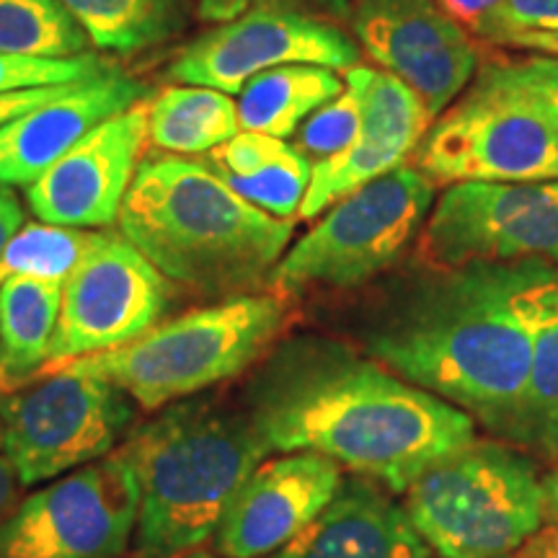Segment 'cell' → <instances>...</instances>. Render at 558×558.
I'll return each instance as SVG.
<instances>
[{"label":"cell","mask_w":558,"mask_h":558,"mask_svg":"<svg viewBox=\"0 0 558 558\" xmlns=\"http://www.w3.org/2000/svg\"><path fill=\"white\" fill-rule=\"evenodd\" d=\"M403 499L427 546L442 558H501L538 533L546 494L533 460L492 439H473L432 465Z\"/></svg>","instance_id":"8992f818"},{"label":"cell","mask_w":558,"mask_h":558,"mask_svg":"<svg viewBox=\"0 0 558 558\" xmlns=\"http://www.w3.org/2000/svg\"><path fill=\"white\" fill-rule=\"evenodd\" d=\"M360 132V104L352 88H347L331 99L329 104L313 111V114L300 124L298 135V148L308 158L324 160L337 156L357 137Z\"/></svg>","instance_id":"83f0119b"},{"label":"cell","mask_w":558,"mask_h":558,"mask_svg":"<svg viewBox=\"0 0 558 558\" xmlns=\"http://www.w3.org/2000/svg\"><path fill=\"white\" fill-rule=\"evenodd\" d=\"M533 357L512 439L558 458V267L543 264L527 288Z\"/></svg>","instance_id":"44dd1931"},{"label":"cell","mask_w":558,"mask_h":558,"mask_svg":"<svg viewBox=\"0 0 558 558\" xmlns=\"http://www.w3.org/2000/svg\"><path fill=\"white\" fill-rule=\"evenodd\" d=\"M288 318L290 298L275 290L246 292L62 365L109 380L143 411H158L254 367L277 344Z\"/></svg>","instance_id":"5b68a950"},{"label":"cell","mask_w":558,"mask_h":558,"mask_svg":"<svg viewBox=\"0 0 558 558\" xmlns=\"http://www.w3.org/2000/svg\"><path fill=\"white\" fill-rule=\"evenodd\" d=\"M109 65L96 54H78V58H13L0 54V94L19 88L62 86V83L88 81L94 75L107 73Z\"/></svg>","instance_id":"f1b7e54d"},{"label":"cell","mask_w":558,"mask_h":558,"mask_svg":"<svg viewBox=\"0 0 558 558\" xmlns=\"http://www.w3.org/2000/svg\"><path fill=\"white\" fill-rule=\"evenodd\" d=\"M241 132L233 96L207 86H169L148 104V140L171 156H207Z\"/></svg>","instance_id":"cb8c5ba5"},{"label":"cell","mask_w":558,"mask_h":558,"mask_svg":"<svg viewBox=\"0 0 558 558\" xmlns=\"http://www.w3.org/2000/svg\"><path fill=\"white\" fill-rule=\"evenodd\" d=\"M411 163L435 184H530L558 179V122L494 62L432 122Z\"/></svg>","instance_id":"ba28073f"},{"label":"cell","mask_w":558,"mask_h":558,"mask_svg":"<svg viewBox=\"0 0 558 558\" xmlns=\"http://www.w3.org/2000/svg\"><path fill=\"white\" fill-rule=\"evenodd\" d=\"M86 39L107 52H140L186 29L192 0H60Z\"/></svg>","instance_id":"d4e9b609"},{"label":"cell","mask_w":558,"mask_h":558,"mask_svg":"<svg viewBox=\"0 0 558 558\" xmlns=\"http://www.w3.org/2000/svg\"><path fill=\"white\" fill-rule=\"evenodd\" d=\"M514 50H527L538 54H558V32H546V34H525V37L514 39Z\"/></svg>","instance_id":"8d00e7d4"},{"label":"cell","mask_w":558,"mask_h":558,"mask_svg":"<svg viewBox=\"0 0 558 558\" xmlns=\"http://www.w3.org/2000/svg\"><path fill=\"white\" fill-rule=\"evenodd\" d=\"M243 401L269 452H316L390 494L476 439L463 409L324 333L277 341Z\"/></svg>","instance_id":"6da1fadb"},{"label":"cell","mask_w":558,"mask_h":558,"mask_svg":"<svg viewBox=\"0 0 558 558\" xmlns=\"http://www.w3.org/2000/svg\"><path fill=\"white\" fill-rule=\"evenodd\" d=\"M344 90V75L324 65H282L251 78L239 90V122L246 132L292 137L313 111Z\"/></svg>","instance_id":"603a6c76"},{"label":"cell","mask_w":558,"mask_h":558,"mask_svg":"<svg viewBox=\"0 0 558 558\" xmlns=\"http://www.w3.org/2000/svg\"><path fill=\"white\" fill-rule=\"evenodd\" d=\"M435 194V181L409 163L367 181L326 209L324 218L284 251L267 288L295 298L369 282L393 267L422 233Z\"/></svg>","instance_id":"52a82bcc"},{"label":"cell","mask_w":558,"mask_h":558,"mask_svg":"<svg viewBox=\"0 0 558 558\" xmlns=\"http://www.w3.org/2000/svg\"><path fill=\"white\" fill-rule=\"evenodd\" d=\"M360 52L442 114L478 73V47L435 0H349Z\"/></svg>","instance_id":"5bb4252c"},{"label":"cell","mask_w":558,"mask_h":558,"mask_svg":"<svg viewBox=\"0 0 558 558\" xmlns=\"http://www.w3.org/2000/svg\"><path fill=\"white\" fill-rule=\"evenodd\" d=\"M148 143V104L109 117L26 186V205L41 222L107 230L120 220L122 202Z\"/></svg>","instance_id":"9a60e30c"},{"label":"cell","mask_w":558,"mask_h":558,"mask_svg":"<svg viewBox=\"0 0 558 558\" xmlns=\"http://www.w3.org/2000/svg\"><path fill=\"white\" fill-rule=\"evenodd\" d=\"M494 65L499 68V73L512 86H518L527 96H533L558 122V54L533 52L525 60L494 62Z\"/></svg>","instance_id":"1f68e13d"},{"label":"cell","mask_w":558,"mask_h":558,"mask_svg":"<svg viewBox=\"0 0 558 558\" xmlns=\"http://www.w3.org/2000/svg\"><path fill=\"white\" fill-rule=\"evenodd\" d=\"M435 3L471 37H478L488 19L494 16V11L501 5V0H435Z\"/></svg>","instance_id":"836d02e7"},{"label":"cell","mask_w":558,"mask_h":558,"mask_svg":"<svg viewBox=\"0 0 558 558\" xmlns=\"http://www.w3.org/2000/svg\"><path fill=\"white\" fill-rule=\"evenodd\" d=\"M150 88L120 70L75 83L68 94L39 104L0 128V184L29 186L78 140L109 117L135 107Z\"/></svg>","instance_id":"ac0fdd59"},{"label":"cell","mask_w":558,"mask_h":558,"mask_svg":"<svg viewBox=\"0 0 558 558\" xmlns=\"http://www.w3.org/2000/svg\"><path fill=\"white\" fill-rule=\"evenodd\" d=\"M81 83V81H78ZM75 83H62V86H41V88H19V90H3L0 94V128L16 120L39 104L58 99V96L68 94Z\"/></svg>","instance_id":"d6a6232c"},{"label":"cell","mask_w":558,"mask_h":558,"mask_svg":"<svg viewBox=\"0 0 558 558\" xmlns=\"http://www.w3.org/2000/svg\"><path fill=\"white\" fill-rule=\"evenodd\" d=\"M62 284L11 277L0 282V390L32 380L50 362Z\"/></svg>","instance_id":"7402d4cb"},{"label":"cell","mask_w":558,"mask_h":558,"mask_svg":"<svg viewBox=\"0 0 558 558\" xmlns=\"http://www.w3.org/2000/svg\"><path fill=\"white\" fill-rule=\"evenodd\" d=\"M344 75L360 104V132L337 156L318 160L298 220H313L367 181L409 163L435 122L424 101L396 75L354 65Z\"/></svg>","instance_id":"2e32d148"},{"label":"cell","mask_w":558,"mask_h":558,"mask_svg":"<svg viewBox=\"0 0 558 558\" xmlns=\"http://www.w3.org/2000/svg\"><path fill=\"white\" fill-rule=\"evenodd\" d=\"M501 558H546V556H543L541 541L535 538L533 543H530V546L520 548V550H514V554H509V556H501Z\"/></svg>","instance_id":"ab89813d"},{"label":"cell","mask_w":558,"mask_h":558,"mask_svg":"<svg viewBox=\"0 0 558 558\" xmlns=\"http://www.w3.org/2000/svg\"><path fill=\"white\" fill-rule=\"evenodd\" d=\"M88 39L60 0H0V54L78 58Z\"/></svg>","instance_id":"484cf974"},{"label":"cell","mask_w":558,"mask_h":558,"mask_svg":"<svg viewBox=\"0 0 558 558\" xmlns=\"http://www.w3.org/2000/svg\"><path fill=\"white\" fill-rule=\"evenodd\" d=\"M0 396V456L24 488L107 458L135 427L137 403L109 380L68 365Z\"/></svg>","instance_id":"9c48e42d"},{"label":"cell","mask_w":558,"mask_h":558,"mask_svg":"<svg viewBox=\"0 0 558 558\" xmlns=\"http://www.w3.org/2000/svg\"><path fill=\"white\" fill-rule=\"evenodd\" d=\"M171 282L120 230H99L94 248L62 284L50 362L109 352L143 337L163 318Z\"/></svg>","instance_id":"7c38bea8"},{"label":"cell","mask_w":558,"mask_h":558,"mask_svg":"<svg viewBox=\"0 0 558 558\" xmlns=\"http://www.w3.org/2000/svg\"><path fill=\"white\" fill-rule=\"evenodd\" d=\"M254 9H282L305 13V16L344 24L349 21V0H197L194 13L209 24H226Z\"/></svg>","instance_id":"4dcf8cb0"},{"label":"cell","mask_w":558,"mask_h":558,"mask_svg":"<svg viewBox=\"0 0 558 558\" xmlns=\"http://www.w3.org/2000/svg\"><path fill=\"white\" fill-rule=\"evenodd\" d=\"M362 52L339 24L282 9H254L199 34L166 75L181 86L218 88L228 96L251 78L282 65H324L347 73Z\"/></svg>","instance_id":"4fadbf2b"},{"label":"cell","mask_w":558,"mask_h":558,"mask_svg":"<svg viewBox=\"0 0 558 558\" xmlns=\"http://www.w3.org/2000/svg\"><path fill=\"white\" fill-rule=\"evenodd\" d=\"M120 233L171 284L207 298L259 292L292 241V220L248 205L205 160L143 158Z\"/></svg>","instance_id":"3957f363"},{"label":"cell","mask_w":558,"mask_h":558,"mask_svg":"<svg viewBox=\"0 0 558 558\" xmlns=\"http://www.w3.org/2000/svg\"><path fill=\"white\" fill-rule=\"evenodd\" d=\"M543 494H546V509L558 520V469L543 481Z\"/></svg>","instance_id":"74e56055"},{"label":"cell","mask_w":558,"mask_h":558,"mask_svg":"<svg viewBox=\"0 0 558 558\" xmlns=\"http://www.w3.org/2000/svg\"><path fill=\"white\" fill-rule=\"evenodd\" d=\"M341 481L339 465L316 452L262 460L222 514L215 550L226 558L271 556L324 512Z\"/></svg>","instance_id":"e0dca14e"},{"label":"cell","mask_w":558,"mask_h":558,"mask_svg":"<svg viewBox=\"0 0 558 558\" xmlns=\"http://www.w3.org/2000/svg\"><path fill=\"white\" fill-rule=\"evenodd\" d=\"M19 478L13 473L11 463L0 456V514H5L19 501Z\"/></svg>","instance_id":"d590c367"},{"label":"cell","mask_w":558,"mask_h":558,"mask_svg":"<svg viewBox=\"0 0 558 558\" xmlns=\"http://www.w3.org/2000/svg\"><path fill=\"white\" fill-rule=\"evenodd\" d=\"M135 520V476L114 450L0 514V558H122Z\"/></svg>","instance_id":"30bf717a"},{"label":"cell","mask_w":558,"mask_h":558,"mask_svg":"<svg viewBox=\"0 0 558 558\" xmlns=\"http://www.w3.org/2000/svg\"><path fill=\"white\" fill-rule=\"evenodd\" d=\"M407 509L365 476L341 481L324 512L269 558H429Z\"/></svg>","instance_id":"d6986e66"},{"label":"cell","mask_w":558,"mask_h":558,"mask_svg":"<svg viewBox=\"0 0 558 558\" xmlns=\"http://www.w3.org/2000/svg\"><path fill=\"white\" fill-rule=\"evenodd\" d=\"M21 228H24V207H21L13 186L0 184V254Z\"/></svg>","instance_id":"e575fe53"},{"label":"cell","mask_w":558,"mask_h":558,"mask_svg":"<svg viewBox=\"0 0 558 558\" xmlns=\"http://www.w3.org/2000/svg\"><path fill=\"white\" fill-rule=\"evenodd\" d=\"M205 163L241 199L277 220L298 218L313 171V160L298 145L246 130L209 150Z\"/></svg>","instance_id":"ffe728a7"},{"label":"cell","mask_w":558,"mask_h":558,"mask_svg":"<svg viewBox=\"0 0 558 558\" xmlns=\"http://www.w3.org/2000/svg\"><path fill=\"white\" fill-rule=\"evenodd\" d=\"M117 452L137 484L132 554L177 558L213 538L269 448L246 411L192 396L132 427Z\"/></svg>","instance_id":"277c9868"},{"label":"cell","mask_w":558,"mask_h":558,"mask_svg":"<svg viewBox=\"0 0 558 558\" xmlns=\"http://www.w3.org/2000/svg\"><path fill=\"white\" fill-rule=\"evenodd\" d=\"M177 558H226V556L209 554V550H202V548H194V550H186V554H181Z\"/></svg>","instance_id":"60d3db41"},{"label":"cell","mask_w":558,"mask_h":558,"mask_svg":"<svg viewBox=\"0 0 558 558\" xmlns=\"http://www.w3.org/2000/svg\"><path fill=\"white\" fill-rule=\"evenodd\" d=\"M416 256L424 267L473 262L558 267V179L450 184L418 233Z\"/></svg>","instance_id":"8fae6325"},{"label":"cell","mask_w":558,"mask_h":558,"mask_svg":"<svg viewBox=\"0 0 558 558\" xmlns=\"http://www.w3.org/2000/svg\"><path fill=\"white\" fill-rule=\"evenodd\" d=\"M558 32V0H501L478 39L509 47L525 34Z\"/></svg>","instance_id":"f546056e"},{"label":"cell","mask_w":558,"mask_h":558,"mask_svg":"<svg viewBox=\"0 0 558 558\" xmlns=\"http://www.w3.org/2000/svg\"><path fill=\"white\" fill-rule=\"evenodd\" d=\"M99 230L50 226V222H24L0 254V282L11 277L39 279V282L65 284L75 267L94 248Z\"/></svg>","instance_id":"4316f807"},{"label":"cell","mask_w":558,"mask_h":558,"mask_svg":"<svg viewBox=\"0 0 558 558\" xmlns=\"http://www.w3.org/2000/svg\"><path fill=\"white\" fill-rule=\"evenodd\" d=\"M541 262L424 267L369 326L367 354L411 386L512 437L533 339L527 288Z\"/></svg>","instance_id":"7a4b0ae2"},{"label":"cell","mask_w":558,"mask_h":558,"mask_svg":"<svg viewBox=\"0 0 558 558\" xmlns=\"http://www.w3.org/2000/svg\"><path fill=\"white\" fill-rule=\"evenodd\" d=\"M541 548H543V556L546 558H558V535L550 530V533L541 535Z\"/></svg>","instance_id":"f35d334b"}]
</instances>
